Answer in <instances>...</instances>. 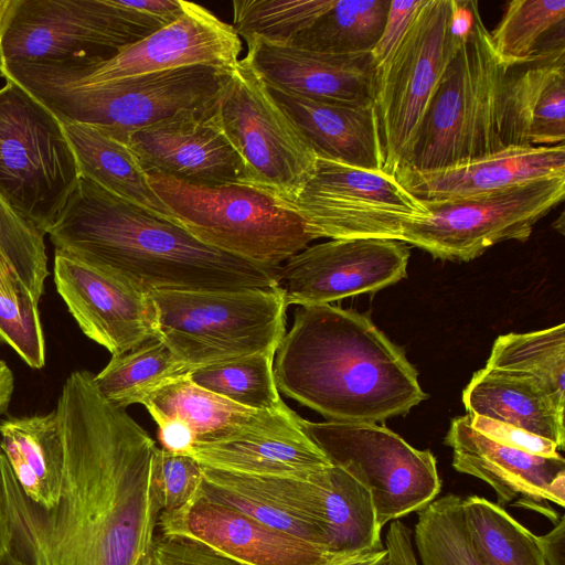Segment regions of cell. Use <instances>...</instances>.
Here are the masks:
<instances>
[{
	"instance_id": "6da1fadb",
	"label": "cell",
	"mask_w": 565,
	"mask_h": 565,
	"mask_svg": "<svg viewBox=\"0 0 565 565\" xmlns=\"http://www.w3.org/2000/svg\"><path fill=\"white\" fill-rule=\"evenodd\" d=\"M93 373L63 384L56 414L63 445L60 493L31 502L0 451L7 551L20 565H143L162 511L153 438L97 392Z\"/></svg>"
},
{
	"instance_id": "7a4b0ae2",
	"label": "cell",
	"mask_w": 565,
	"mask_h": 565,
	"mask_svg": "<svg viewBox=\"0 0 565 565\" xmlns=\"http://www.w3.org/2000/svg\"><path fill=\"white\" fill-rule=\"evenodd\" d=\"M47 235L55 249L147 294L279 287L278 267L207 246L83 177Z\"/></svg>"
},
{
	"instance_id": "3957f363",
	"label": "cell",
	"mask_w": 565,
	"mask_h": 565,
	"mask_svg": "<svg viewBox=\"0 0 565 565\" xmlns=\"http://www.w3.org/2000/svg\"><path fill=\"white\" fill-rule=\"evenodd\" d=\"M276 353L278 391L329 420L376 423L427 397L404 351L353 310L299 306Z\"/></svg>"
},
{
	"instance_id": "277c9868",
	"label": "cell",
	"mask_w": 565,
	"mask_h": 565,
	"mask_svg": "<svg viewBox=\"0 0 565 565\" xmlns=\"http://www.w3.org/2000/svg\"><path fill=\"white\" fill-rule=\"evenodd\" d=\"M468 6L470 20L459 49L402 168L440 170L511 146L508 107L513 68L498 57L478 2L468 1Z\"/></svg>"
},
{
	"instance_id": "5b68a950",
	"label": "cell",
	"mask_w": 565,
	"mask_h": 565,
	"mask_svg": "<svg viewBox=\"0 0 565 565\" xmlns=\"http://www.w3.org/2000/svg\"><path fill=\"white\" fill-rule=\"evenodd\" d=\"M223 70L188 66L93 85H73L42 75L23 63L0 65V74L22 86L61 122L95 127L126 142L141 128L180 114L206 110Z\"/></svg>"
},
{
	"instance_id": "8992f818",
	"label": "cell",
	"mask_w": 565,
	"mask_h": 565,
	"mask_svg": "<svg viewBox=\"0 0 565 565\" xmlns=\"http://www.w3.org/2000/svg\"><path fill=\"white\" fill-rule=\"evenodd\" d=\"M159 339L189 370L276 353L286 333L282 290H159L149 294Z\"/></svg>"
},
{
	"instance_id": "52a82bcc",
	"label": "cell",
	"mask_w": 565,
	"mask_h": 565,
	"mask_svg": "<svg viewBox=\"0 0 565 565\" xmlns=\"http://www.w3.org/2000/svg\"><path fill=\"white\" fill-rule=\"evenodd\" d=\"M148 182L175 224L250 263L279 267L313 241L296 213L252 185L200 186L159 172H148Z\"/></svg>"
},
{
	"instance_id": "ba28073f",
	"label": "cell",
	"mask_w": 565,
	"mask_h": 565,
	"mask_svg": "<svg viewBox=\"0 0 565 565\" xmlns=\"http://www.w3.org/2000/svg\"><path fill=\"white\" fill-rule=\"evenodd\" d=\"M6 81L0 88V199L44 236L81 174L60 119L22 86Z\"/></svg>"
},
{
	"instance_id": "9c48e42d",
	"label": "cell",
	"mask_w": 565,
	"mask_h": 565,
	"mask_svg": "<svg viewBox=\"0 0 565 565\" xmlns=\"http://www.w3.org/2000/svg\"><path fill=\"white\" fill-rule=\"evenodd\" d=\"M469 20L468 1L425 0L393 54L376 67L374 105L384 145V172L394 175L406 163Z\"/></svg>"
},
{
	"instance_id": "30bf717a",
	"label": "cell",
	"mask_w": 565,
	"mask_h": 565,
	"mask_svg": "<svg viewBox=\"0 0 565 565\" xmlns=\"http://www.w3.org/2000/svg\"><path fill=\"white\" fill-rule=\"evenodd\" d=\"M244 167V183L290 201L316 170L318 156L245 56L222 71L209 108Z\"/></svg>"
},
{
	"instance_id": "8fae6325",
	"label": "cell",
	"mask_w": 565,
	"mask_h": 565,
	"mask_svg": "<svg viewBox=\"0 0 565 565\" xmlns=\"http://www.w3.org/2000/svg\"><path fill=\"white\" fill-rule=\"evenodd\" d=\"M160 28L124 0H17L0 38V65L98 62Z\"/></svg>"
},
{
	"instance_id": "7c38bea8",
	"label": "cell",
	"mask_w": 565,
	"mask_h": 565,
	"mask_svg": "<svg viewBox=\"0 0 565 565\" xmlns=\"http://www.w3.org/2000/svg\"><path fill=\"white\" fill-rule=\"evenodd\" d=\"M300 425L332 465L366 486L381 529L424 509L441 490L433 452L414 448L385 426L303 418Z\"/></svg>"
},
{
	"instance_id": "4fadbf2b",
	"label": "cell",
	"mask_w": 565,
	"mask_h": 565,
	"mask_svg": "<svg viewBox=\"0 0 565 565\" xmlns=\"http://www.w3.org/2000/svg\"><path fill=\"white\" fill-rule=\"evenodd\" d=\"M315 239L399 241L406 225L428 215L427 207L384 171H369L318 157L315 173L290 201Z\"/></svg>"
},
{
	"instance_id": "5bb4252c",
	"label": "cell",
	"mask_w": 565,
	"mask_h": 565,
	"mask_svg": "<svg viewBox=\"0 0 565 565\" xmlns=\"http://www.w3.org/2000/svg\"><path fill=\"white\" fill-rule=\"evenodd\" d=\"M565 196V175L462 200L423 202L428 215L405 226L401 242L434 257L471 260L504 241H526Z\"/></svg>"
},
{
	"instance_id": "9a60e30c",
	"label": "cell",
	"mask_w": 565,
	"mask_h": 565,
	"mask_svg": "<svg viewBox=\"0 0 565 565\" xmlns=\"http://www.w3.org/2000/svg\"><path fill=\"white\" fill-rule=\"evenodd\" d=\"M242 42L234 28L210 10L184 1L182 14L172 23L98 61L23 63L47 77L93 85L188 66L225 70L239 58Z\"/></svg>"
},
{
	"instance_id": "2e32d148",
	"label": "cell",
	"mask_w": 565,
	"mask_h": 565,
	"mask_svg": "<svg viewBox=\"0 0 565 565\" xmlns=\"http://www.w3.org/2000/svg\"><path fill=\"white\" fill-rule=\"evenodd\" d=\"M405 243L383 238L330 239L308 246L278 267L287 306L326 305L393 285L407 275Z\"/></svg>"
},
{
	"instance_id": "e0dca14e",
	"label": "cell",
	"mask_w": 565,
	"mask_h": 565,
	"mask_svg": "<svg viewBox=\"0 0 565 565\" xmlns=\"http://www.w3.org/2000/svg\"><path fill=\"white\" fill-rule=\"evenodd\" d=\"M54 282L83 333L111 355L159 339L149 294L58 249Z\"/></svg>"
},
{
	"instance_id": "ac0fdd59",
	"label": "cell",
	"mask_w": 565,
	"mask_h": 565,
	"mask_svg": "<svg viewBox=\"0 0 565 565\" xmlns=\"http://www.w3.org/2000/svg\"><path fill=\"white\" fill-rule=\"evenodd\" d=\"M160 533L191 539L241 565H322L324 547L266 526L200 491L182 508L161 511Z\"/></svg>"
},
{
	"instance_id": "d6986e66",
	"label": "cell",
	"mask_w": 565,
	"mask_h": 565,
	"mask_svg": "<svg viewBox=\"0 0 565 565\" xmlns=\"http://www.w3.org/2000/svg\"><path fill=\"white\" fill-rule=\"evenodd\" d=\"M445 444L452 449V467L488 483L499 505L515 500V505L541 512L555 523L559 520L548 502L565 503L562 455L537 456L500 444L472 428L468 415L451 420Z\"/></svg>"
},
{
	"instance_id": "ffe728a7",
	"label": "cell",
	"mask_w": 565,
	"mask_h": 565,
	"mask_svg": "<svg viewBox=\"0 0 565 565\" xmlns=\"http://www.w3.org/2000/svg\"><path fill=\"white\" fill-rule=\"evenodd\" d=\"M209 108L136 130L125 143L147 173L159 172L200 186L244 183L241 158L211 119Z\"/></svg>"
},
{
	"instance_id": "44dd1931",
	"label": "cell",
	"mask_w": 565,
	"mask_h": 565,
	"mask_svg": "<svg viewBox=\"0 0 565 565\" xmlns=\"http://www.w3.org/2000/svg\"><path fill=\"white\" fill-rule=\"evenodd\" d=\"M565 175V146H510L454 167L394 177L422 202L462 200L499 192L534 180Z\"/></svg>"
},
{
	"instance_id": "7402d4cb",
	"label": "cell",
	"mask_w": 565,
	"mask_h": 565,
	"mask_svg": "<svg viewBox=\"0 0 565 565\" xmlns=\"http://www.w3.org/2000/svg\"><path fill=\"white\" fill-rule=\"evenodd\" d=\"M246 44L245 56L270 86L323 102L374 104L371 53L335 55L259 40Z\"/></svg>"
},
{
	"instance_id": "603a6c76",
	"label": "cell",
	"mask_w": 565,
	"mask_h": 565,
	"mask_svg": "<svg viewBox=\"0 0 565 565\" xmlns=\"http://www.w3.org/2000/svg\"><path fill=\"white\" fill-rule=\"evenodd\" d=\"M268 88L318 157L383 171L385 152L374 104L323 102L270 85Z\"/></svg>"
},
{
	"instance_id": "cb8c5ba5",
	"label": "cell",
	"mask_w": 565,
	"mask_h": 565,
	"mask_svg": "<svg viewBox=\"0 0 565 565\" xmlns=\"http://www.w3.org/2000/svg\"><path fill=\"white\" fill-rule=\"evenodd\" d=\"M158 424L177 418L194 431L196 443H209L247 433L277 430L297 425L289 407L254 411L212 393L183 374L149 394L141 403Z\"/></svg>"
},
{
	"instance_id": "d4e9b609",
	"label": "cell",
	"mask_w": 565,
	"mask_h": 565,
	"mask_svg": "<svg viewBox=\"0 0 565 565\" xmlns=\"http://www.w3.org/2000/svg\"><path fill=\"white\" fill-rule=\"evenodd\" d=\"M189 456L202 467L258 477H305L332 465L300 419L277 430L195 443Z\"/></svg>"
},
{
	"instance_id": "484cf974",
	"label": "cell",
	"mask_w": 565,
	"mask_h": 565,
	"mask_svg": "<svg viewBox=\"0 0 565 565\" xmlns=\"http://www.w3.org/2000/svg\"><path fill=\"white\" fill-rule=\"evenodd\" d=\"M462 402L470 416L510 424L564 449V409L529 376L484 366L463 390Z\"/></svg>"
},
{
	"instance_id": "4316f807",
	"label": "cell",
	"mask_w": 565,
	"mask_h": 565,
	"mask_svg": "<svg viewBox=\"0 0 565 565\" xmlns=\"http://www.w3.org/2000/svg\"><path fill=\"white\" fill-rule=\"evenodd\" d=\"M511 146H555L565 140L564 45L521 72H513L509 90Z\"/></svg>"
},
{
	"instance_id": "83f0119b",
	"label": "cell",
	"mask_w": 565,
	"mask_h": 565,
	"mask_svg": "<svg viewBox=\"0 0 565 565\" xmlns=\"http://www.w3.org/2000/svg\"><path fill=\"white\" fill-rule=\"evenodd\" d=\"M0 451L23 494L51 509L58 499L63 466L56 411L1 420Z\"/></svg>"
},
{
	"instance_id": "f1b7e54d",
	"label": "cell",
	"mask_w": 565,
	"mask_h": 565,
	"mask_svg": "<svg viewBox=\"0 0 565 565\" xmlns=\"http://www.w3.org/2000/svg\"><path fill=\"white\" fill-rule=\"evenodd\" d=\"M81 177L114 195L173 222L166 204L148 182V173L129 147L87 125L62 122Z\"/></svg>"
},
{
	"instance_id": "f546056e",
	"label": "cell",
	"mask_w": 565,
	"mask_h": 565,
	"mask_svg": "<svg viewBox=\"0 0 565 565\" xmlns=\"http://www.w3.org/2000/svg\"><path fill=\"white\" fill-rule=\"evenodd\" d=\"M391 0H335L291 46L319 53H371L385 26Z\"/></svg>"
},
{
	"instance_id": "4dcf8cb0",
	"label": "cell",
	"mask_w": 565,
	"mask_h": 565,
	"mask_svg": "<svg viewBox=\"0 0 565 565\" xmlns=\"http://www.w3.org/2000/svg\"><path fill=\"white\" fill-rule=\"evenodd\" d=\"M189 373L160 339H151L118 355L93 375L97 392L107 402L126 408L141 404L152 392Z\"/></svg>"
},
{
	"instance_id": "1f68e13d",
	"label": "cell",
	"mask_w": 565,
	"mask_h": 565,
	"mask_svg": "<svg viewBox=\"0 0 565 565\" xmlns=\"http://www.w3.org/2000/svg\"><path fill=\"white\" fill-rule=\"evenodd\" d=\"M470 543L482 565H546L536 535L483 497L462 498Z\"/></svg>"
},
{
	"instance_id": "d6a6232c",
	"label": "cell",
	"mask_w": 565,
	"mask_h": 565,
	"mask_svg": "<svg viewBox=\"0 0 565 565\" xmlns=\"http://www.w3.org/2000/svg\"><path fill=\"white\" fill-rule=\"evenodd\" d=\"M486 366L510 371L539 382L556 405L565 404V324L498 337Z\"/></svg>"
},
{
	"instance_id": "836d02e7",
	"label": "cell",
	"mask_w": 565,
	"mask_h": 565,
	"mask_svg": "<svg viewBox=\"0 0 565 565\" xmlns=\"http://www.w3.org/2000/svg\"><path fill=\"white\" fill-rule=\"evenodd\" d=\"M273 352L257 353L233 361L191 370L196 385L254 411H281L288 406L280 397L274 375Z\"/></svg>"
},
{
	"instance_id": "e575fe53",
	"label": "cell",
	"mask_w": 565,
	"mask_h": 565,
	"mask_svg": "<svg viewBox=\"0 0 565 565\" xmlns=\"http://www.w3.org/2000/svg\"><path fill=\"white\" fill-rule=\"evenodd\" d=\"M202 473L200 492L205 498L233 508L266 526L305 539L329 551L326 536L318 525L284 508L252 487L239 475L207 467H202Z\"/></svg>"
},
{
	"instance_id": "d590c367",
	"label": "cell",
	"mask_w": 565,
	"mask_h": 565,
	"mask_svg": "<svg viewBox=\"0 0 565 565\" xmlns=\"http://www.w3.org/2000/svg\"><path fill=\"white\" fill-rule=\"evenodd\" d=\"M413 544L419 565H482L466 531L458 494H446L417 512Z\"/></svg>"
},
{
	"instance_id": "8d00e7d4",
	"label": "cell",
	"mask_w": 565,
	"mask_h": 565,
	"mask_svg": "<svg viewBox=\"0 0 565 565\" xmlns=\"http://www.w3.org/2000/svg\"><path fill=\"white\" fill-rule=\"evenodd\" d=\"M564 0H513L493 32L492 46L510 68L530 64L540 55L539 42L550 31L563 26Z\"/></svg>"
},
{
	"instance_id": "74e56055",
	"label": "cell",
	"mask_w": 565,
	"mask_h": 565,
	"mask_svg": "<svg viewBox=\"0 0 565 565\" xmlns=\"http://www.w3.org/2000/svg\"><path fill=\"white\" fill-rule=\"evenodd\" d=\"M335 0H235L233 24L246 43L259 40L270 44L290 45Z\"/></svg>"
},
{
	"instance_id": "f35d334b",
	"label": "cell",
	"mask_w": 565,
	"mask_h": 565,
	"mask_svg": "<svg viewBox=\"0 0 565 565\" xmlns=\"http://www.w3.org/2000/svg\"><path fill=\"white\" fill-rule=\"evenodd\" d=\"M0 250L31 295L40 300L49 276L44 236L0 199Z\"/></svg>"
},
{
	"instance_id": "ab89813d",
	"label": "cell",
	"mask_w": 565,
	"mask_h": 565,
	"mask_svg": "<svg viewBox=\"0 0 565 565\" xmlns=\"http://www.w3.org/2000/svg\"><path fill=\"white\" fill-rule=\"evenodd\" d=\"M0 342L6 343L32 369L45 365V341L39 300L30 295L0 291Z\"/></svg>"
},
{
	"instance_id": "60d3db41",
	"label": "cell",
	"mask_w": 565,
	"mask_h": 565,
	"mask_svg": "<svg viewBox=\"0 0 565 565\" xmlns=\"http://www.w3.org/2000/svg\"><path fill=\"white\" fill-rule=\"evenodd\" d=\"M156 479L162 511H174L191 501L203 482L202 466L189 455L156 452Z\"/></svg>"
},
{
	"instance_id": "b9f144b4",
	"label": "cell",
	"mask_w": 565,
	"mask_h": 565,
	"mask_svg": "<svg viewBox=\"0 0 565 565\" xmlns=\"http://www.w3.org/2000/svg\"><path fill=\"white\" fill-rule=\"evenodd\" d=\"M143 565H241L202 543L160 533Z\"/></svg>"
},
{
	"instance_id": "7bdbcfd3",
	"label": "cell",
	"mask_w": 565,
	"mask_h": 565,
	"mask_svg": "<svg viewBox=\"0 0 565 565\" xmlns=\"http://www.w3.org/2000/svg\"><path fill=\"white\" fill-rule=\"evenodd\" d=\"M468 416L472 428L500 444L537 456L556 457L561 455L559 446L551 440L499 420L478 415Z\"/></svg>"
},
{
	"instance_id": "ee69618b",
	"label": "cell",
	"mask_w": 565,
	"mask_h": 565,
	"mask_svg": "<svg viewBox=\"0 0 565 565\" xmlns=\"http://www.w3.org/2000/svg\"><path fill=\"white\" fill-rule=\"evenodd\" d=\"M424 1H391L382 35L371 52L376 67L393 54Z\"/></svg>"
},
{
	"instance_id": "f6af8a7d",
	"label": "cell",
	"mask_w": 565,
	"mask_h": 565,
	"mask_svg": "<svg viewBox=\"0 0 565 565\" xmlns=\"http://www.w3.org/2000/svg\"><path fill=\"white\" fill-rule=\"evenodd\" d=\"M385 547L390 565H419L413 544V533L402 521H393L386 533Z\"/></svg>"
},
{
	"instance_id": "bcb514c9",
	"label": "cell",
	"mask_w": 565,
	"mask_h": 565,
	"mask_svg": "<svg viewBox=\"0 0 565 565\" xmlns=\"http://www.w3.org/2000/svg\"><path fill=\"white\" fill-rule=\"evenodd\" d=\"M157 425L158 438L162 449L178 455L190 454L196 443V436L185 422L171 418Z\"/></svg>"
},
{
	"instance_id": "7dc6e473",
	"label": "cell",
	"mask_w": 565,
	"mask_h": 565,
	"mask_svg": "<svg viewBox=\"0 0 565 565\" xmlns=\"http://www.w3.org/2000/svg\"><path fill=\"white\" fill-rule=\"evenodd\" d=\"M124 3L156 20L162 26L175 21L184 9V0H124Z\"/></svg>"
},
{
	"instance_id": "c3c4849f",
	"label": "cell",
	"mask_w": 565,
	"mask_h": 565,
	"mask_svg": "<svg viewBox=\"0 0 565 565\" xmlns=\"http://www.w3.org/2000/svg\"><path fill=\"white\" fill-rule=\"evenodd\" d=\"M546 565H565V519L556 522L546 534L536 536Z\"/></svg>"
},
{
	"instance_id": "681fc988",
	"label": "cell",
	"mask_w": 565,
	"mask_h": 565,
	"mask_svg": "<svg viewBox=\"0 0 565 565\" xmlns=\"http://www.w3.org/2000/svg\"><path fill=\"white\" fill-rule=\"evenodd\" d=\"M322 565H390V556L384 546L379 550L335 556Z\"/></svg>"
},
{
	"instance_id": "f907efd6",
	"label": "cell",
	"mask_w": 565,
	"mask_h": 565,
	"mask_svg": "<svg viewBox=\"0 0 565 565\" xmlns=\"http://www.w3.org/2000/svg\"><path fill=\"white\" fill-rule=\"evenodd\" d=\"M0 291L9 296H25L30 291L18 278L17 274L0 250ZM33 297V296H32ZM34 298V297H33Z\"/></svg>"
},
{
	"instance_id": "816d5d0a",
	"label": "cell",
	"mask_w": 565,
	"mask_h": 565,
	"mask_svg": "<svg viewBox=\"0 0 565 565\" xmlns=\"http://www.w3.org/2000/svg\"><path fill=\"white\" fill-rule=\"evenodd\" d=\"M13 374L7 363L0 360V415L6 413L13 393Z\"/></svg>"
},
{
	"instance_id": "f5cc1de1",
	"label": "cell",
	"mask_w": 565,
	"mask_h": 565,
	"mask_svg": "<svg viewBox=\"0 0 565 565\" xmlns=\"http://www.w3.org/2000/svg\"><path fill=\"white\" fill-rule=\"evenodd\" d=\"M17 0H0V38Z\"/></svg>"
},
{
	"instance_id": "db71d44e",
	"label": "cell",
	"mask_w": 565,
	"mask_h": 565,
	"mask_svg": "<svg viewBox=\"0 0 565 565\" xmlns=\"http://www.w3.org/2000/svg\"><path fill=\"white\" fill-rule=\"evenodd\" d=\"M7 550L6 525L0 499V554Z\"/></svg>"
},
{
	"instance_id": "11a10c76",
	"label": "cell",
	"mask_w": 565,
	"mask_h": 565,
	"mask_svg": "<svg viewBox=\"0 0 565 565\" xmlns=\"http://www.w3.org/2000/svg\"><path fill=\"white\" fill-rule=\"evenodd\" d=\"M0 565H20L6 550L0 554Z\"/></svg>"
}]
</instances>
